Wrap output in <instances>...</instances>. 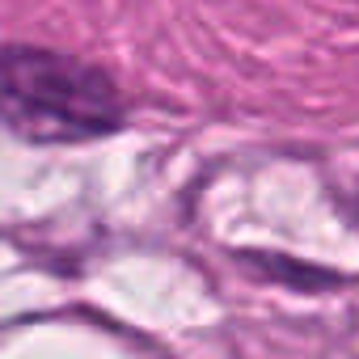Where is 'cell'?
I'll use <instances>...</instances> for the list:
<instances>
[{"label": "cell", "mask_w": 359, "mask_h": 359, "mask_svg": "<svg viewBox=\"0 0 359 359\" xmlns=\"http://www.w3.org/2000/svg\"><path fill=\"white\" fill-rule=\"evenodd\" d=\"M0 118L26 140L64 144L114 131L123 106L97 68L55 51L9 47L0 51Z\"/></svg>", "instance_id": "obj_1"}]
</instances>
